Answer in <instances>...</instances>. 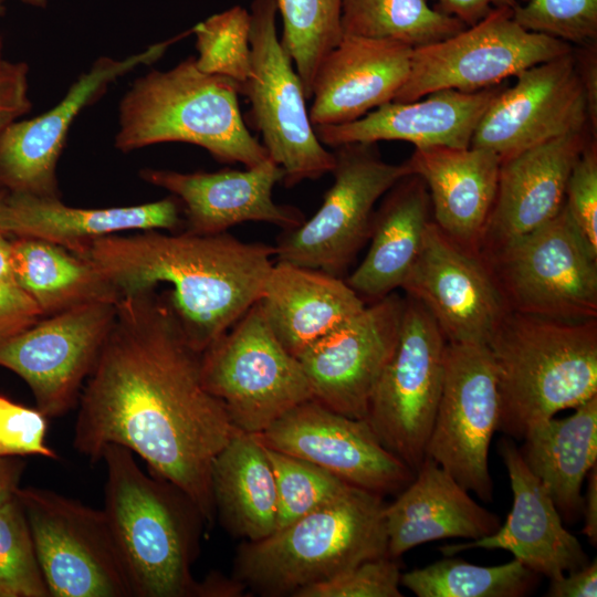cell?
<instances>
[{"label": "cell", "mask_w": 597, "mask_h": 597, "mask_svg": "<svg viewBox=\"0 0 597 597\" xmlns=\"http://www.w3.org/2000/svg\"><path fill=\"white\" fill-rule=\"evenodd\" d=\"M123 297L86 379L73 447L91 461L118 444L178 486L216 522L211 467L240 430L201 380V353L189 343L167 291Z\"/></svg>", "instance_id": "obj_1"}, {"label": "cell", "mask_w": 597, "mask_h": 597, "mask_svg": "<svg viewBox=\"0 0 597 597\" xmlns=\"http://www.w3.org/2000/svg\"><path fill=\"white\" fill-rule=\"evenodd\" d=\"M94 264L122 298L158 286L191 344L203 353L261 296L275 247L222 232L111 234L72 251Z\"/></svg>", "instance_id": "obj_2"}, {"label": "cell", "mask_w": 597, "mask_h": 597, "mask_svg": "<svg viewBox=\"0 0 597 597\" xmlns=\"http://www.w3.org/2000/svg\"><path fill=\"white\" fill-rule=\"evenodd\" d=\"M101 460L103 511L132 597H199L192 565L206 522L196 504L171 482L142 470L127 448L108 444Z\"/></svg>", "instance_id": "obj_3"}, {"label": "cell", "mask_w": 597, "mask_h": 597, "mask_svg": "<svg viewBox=\"0 0 597 597\" xmlns=\"http://www.w3.org/2000/svg\"><path fill=\"white\" fill-rule=\"evenodd\" d=\"M500 396L498 431L522 440L535 426L597 395V318L509 311L486 344Z\"/></svg>", "instance_id": "obj_4"}, {"label": "cell", "mask_w": 597, "mask_h": 597, "mask_svg": "<svg viewBox=\"0 0 597 597\" xmlns=\"http://www.w3.org/2000/svg\"><path fill=\"white\" fill-rule=\"evenodd\" d=\"M241 84L200 71L195 56L136 78L119 102L115 147L128 153L161 143H188L222 164L256 166L270 158L247 128Z\"/></svg>", "instance_id": "obj_5"}, {"label": "cell", "mask_w": 597, "mask_h": 597, "mask_svg": "<svg viewBox=\"0 0 597 597\" xmlns=\"http://www.w3.org/2000/svg\"><path fill=\"white\" fill-rule=\"evenodd\" d=\"M383 496L352 486L339 499L237 551L233 575L269 597L293 596L359 563L387 555Z\"/></svg>", "instance_id": "obj_6"}, {"label": "cell", "mask_w": 597, "mask_h": 597, "mask_svg": "<svg viewBox=\"0 0 597 597\" xmlns=\"http://www.w3.org/2000/svg\"><path fill=\"white\" fill-rule=\"evenodd\" d=\"M200 374L206 389L247 433L263 432L313 399L300 360L274 335L258 301L201 354Z\"/></svg>", "instance_id": "obj_7"}, {"label": "cell", "mask_w": 597, "mask_h": 597, "mask_svg": "<svg viewBox=\"0 0 597 597\" xmlns=\"http://www.w3.org/2000/svg\"><path fill=\"white\" fill-rule=\"evenodd\" d=\"M481 260L509 311L566 321L597 318V253L564 205L546 223Z\"/></svg>", "instance_id": "obj_8"}, {"label": "cell", "mask_w": 597, "mask_h": 597, "mask_svg": "<svg viewBox=\"0 0 597 597\" xmlns=\"http://www.w3.org/2000/svg\"><path fill=\"white\" fill-rule=\"evenodd\" d=\"M276 14V0L251 3V71L241 94L270 159L284 171L283 184L293 187L331 172L335 155L315 134L303 84L277 36Z\"/></svg>", "instance_id": "obj_9"}, {"label": "cell", "mask_w": 597, "mask_h": 597, "mask_svg": "<svg viewBox=\"0 0 597 597\" xmlns=\"http://www.w3.org/2000/svg\"><path fill=\"white\" fill-rule=\"evenodd\" d=\"M375 145L355 143L334 148L333 185L313 217L279 238L276 261L343 276L369 239L377 201L411 174L406 161L383 160Z\"/></svg>", "instance_id": "obj_10"}, {"label": "cell", "mask_w": 597, "mask_h": 597, "mask_svg": "<svg viewBox=\"0 0 597 597\" xmlns=\"http://www.w3.org/2000/svg\"><path fill=\"white\" fill-rule=\"evenodd\" d=\"M446 345L429 312L406 295L398 344L364 419L380 443L413 472L427 457L442 391Z\"/></svg>", "instance_id": "obj_11"}, {"label": "cell", "mask_w": 597, "mask_h": 597, "mask_svg": "<svg viewBox=\"0 0 597 597\" xmlns=\"http://www.w3.org/2000/svg\"><path fill=\"white\" fill-rule=\"evenodd\" d=\"M572 50L567 42L524 29L513 9L494 8L452 36L412 49L409 75L394 101L411 102L441 90L482 91Z\"/></svg>", "instance_id": "obj_12"}, {"label": "cell", "mask_w": 597, "mask_h": 597, "mask_svg": "<svg viewBox=\"0 0 597 597\" xmlns=\"http://www.w3.org/2000/svg\"><path fill=\"white\" fill-rule=\"evenodd\" d=\"M17 496L51 597H132L103 510L34 486Z\"/></svg>", "instance_id": "obj_13"}, {"label": "cell", "mask_w": 597, "mask_h": 597, "mask_svg": "<svg viewBox=\"0 0 597 597\" xmlns=\"http://www.w3.org/2000/svg\"><path fill=\"white\" fill-rule=\"evenodd\" d=\"M499 418L498 377L488 346L447 343L426 454L484 502L493 499L489 449Z\"/></svg>", "instance_id": "obj_14"}, {"label": "cell", "mask_w": 597, "mask_h": 597, "mask_svg": "<svg viewBox=\"0 0 597 597\" xmlns=\"http://www.w3.org/2000/svg\"><path fill=\"white\" fill-rule=\"evenodd\" d=\"M116 312L98 302L43 316L0 343V366L27 383L46 418L61 417L78 402Z\"/></svg>", "instance_id": "obj_15"}, {"label": "cell", "mask_w": 597, "mask_h": 597, "mask_svg": "<svg viewBox=\"0 0 597 597\" xmlns=\"http://www.w3.org/2000/svg\"><path fill=\"white\" fill-rule=\"evenodd\" d=\"M515 77V84L504 85L490 103L470 146L489 149L502 161L552 139L589 132L587 98L573 50Z\"/></svg>", "instance_id": "obj_16"}, {"label": "cell", "mask_w": 597, "mask_h": 597, "mask_svg": "<svg viewBox=\"0 0 597 597\" xmlns=\"http://www.w3.org/2000/svg\"><path fill=\"white\" fill-rule=\"evenodd\" d=\"M266 448L308 461L346 483L377 493H399L415 472L387 450L365 419L306 400L255 434Z\"/></svg>", "instance_id": "obj_17"}, {"label": "cell", "mask_w": 597, "mask_h": 597, "mask_svg": "<svg viewBox=\"0 0 597 597\" xmlns=\"http://www.w3.org/2000/svg\"><path fill=\"white\" fill-rule=\"evenodd\" d=\"M405 297L392 292L303 352L297 359L313 399L364 419L373 391L398 344Z\"/></svg>", "instance_id": "obj_18"}, {"label": "cell", "mask_w": 597, "mask_h": 597, "mask_svg": "<svg viewBox=\"0 0 597 597\" xmlns=\"http://www.w3.org/2000/svg\"><path fill=\"white\" fill-rule=\"evenodd\" d=\"M432 316L447 343L486 345L509 312L481 258L429 223L401 287Z\"/></svg>", "instance_id": "obj_19"}, {"label": "cell", "mask_w": 597, "mask_h": 597, "mask_svg": "<svg viewBox=\"0 0 597 597\" xmlns=\"http://www.w3.org/2000/svg\"><path fill=\"white\" fill-rule=\"evenodd\" d=\"M174 40L122 60L98 57L55 106L34 118L9 125L0 136V184L9 192L59 198L57 161L75 118L117 78L156 62Z\"/></svg>", "instance_id": "obj_20"}, {"label": "cell", "mask_w": 597, "mask_h": 597, "mask_svg": "<svg viewBox=\"0 0 597 597\" xmlns=\"http://www.w3.org/2000/svg\"><path fill=\"white\" fill-rule=\"evenodd\" d=\"M140 178L177 197L184 208L186 230L196 234L227 232L247 221L268 222L291 230L305 219L294 207L273 200V189L284 171L272 159L244 170L179 172L145 168Z\"/></svg>", "instance_id": "obj_21"}, {"label": "cell", "mask_w": 597, "mask_h": 597, "mask_svg": "<svg viewBox=\"0 0 597 597\" xmlns=\"http://www.w3.org/2000/svg\"><path fill=\"white\" fill-rule=\"evenodd\" d=\"M499 453L513 494L506 521L488 536L439 547L441 554L455 556L473 548L504 549L535 574L549 579L587 565L589 559L582 544L565 528L552 498L526 467L513 438L500 439Z\"/></svg>", "instance_id": "obj_22"}, {"label": "cell", "mask_w": 597, "mask_h": 597, "mask_svg": "<svg viewBox=\"0 0 597 597\" xmlns=\"http://www.w3.org/2000/svg\"><path fill=\"white\" fill-rule=\"evenodd\" d=\"M589 138H594L589 132L565 135L501 161L494 205L479 249L481 259L558 213L569 174Z\"/></svg>", "instance_id": "obj_23"}, {"label": "cell", "mask_w": 597, "mask_h": 597, "mask_svg": "<svg viewBox=\"0 0 597 597\" xmlns=\"http://www.w3.org/2000/svg\"><path fill=\"white\" fill-rule=\"evenodd\" d=\"M411 54L412 48L398 41L344 35L316 70L312 125L354 122L394 101L409 75Z\"/></svg>", "instance_id": "obj_24"}, {"label": "cell", "mask_w": 597, "mask_h": 597, "mask_svg": "<svg viewBox=\"0 0 597 597\" xmlns=\"http://www.w3.org/2000/svg\"><path fill=\"white\" fill-rule=\"evenodd\" d=\"M503 86L472 93L441 90L411 102L391 101L354 122L314 126V130L318 140L332 148L381 140L408 142L415 148H464L471 145L480 119Z\"/></svg>", "instance_id": "obj_25"}, {"label": "cell", "mask_w": 597, "mask_h": 597, "mask_svg": "<svg viewBox=\"0 0 597 597\" xmlns=\"http://www.w3.org/2000/svg\"><path fill=\"white\" fill-rule=\"evenodd\" d=\"M406 163L427 186L433 222L455 244L479 256L501 158L480 147L436 146L415 148Z\"/></svg>", "instance_id": "obj_26"}, {"label": "cell", "mask_w": 597, "mask_h": 597, "mask_svg": "<svg viewBox=\"0 0 597 597\" xmlns=\"http://www.w3.org/2000/svg\"><path fill=\"white\" fill-rule=\"evenodd\" d=\"M387 555L398 558L428 542L478 540L501 526L448 471L426 457L411 482L384 510Z\"/></svg>", "instance_id": "obj_27"}, {"label": "cell", "mask_w": 597, "mask_h": 597, "mask_svg": "<svg viewBox=\"0 0 597 597\" xmlns=\"http://www.w3.org/2000/svg\"><path fill=\"white\" fill-rule=\"evenodd\" d=\"M180 208L175 196L135 206L77 208L55 197L6 192L0 229L7 235L38 238L74 251L124 231H174L181 223Z\"/></svg>", "instance_id": "obj_28"}, {"label": "cell", "mask_w": 597, "mask_h": 597, "mask_svg": "<svg viewBox=\"0 0 597 597\" xmlns=\"http://www.w3.org/2000/svg\"><path fill=\"white\" fill-rule=\"evenodd\" d=\"M258 303L295 357L366 306L342 277L284 261L273 263Z\"/></svg>", "instance_id": "obj_29"}, {"label": "cell", "mask_w": 597, "mask_h": 597, "mask_svg": "<svg viewBox=\"0 0 597 597\" xmlns=\"http://www.w3.org/2000/svg\"><path fill=\"white\" fill-rule=\"evenodd\" d=\"M432 221L429 192L423 180L410 174L396 182L375 209L370 247L360 264L345 280L365 301L375 302L401 287L422 248Z\"/></svg>", "instance_id": "obj_30"}, {"label": "cell", "mask_w": 597, "mask_h": 597, "mask_svg": "<svg viewBox=\"0 0 597 597\" xmlns=\"http://www.w3.org/2000/svg\"><path fill=\"white\" fill-rule=\"evenodd\" d=\"M519 448L528 470L543 484L563 521L582 516L583 483L597 464V395L564 418L534 428Z\"/></svg>", "instance_id": "obj_31"}, {"label": "cell", "mask_w": 597, "mask_h": 597, "mask_svg": "<svg viewBox=\"0 0 597 597\" xmlns=\"http://www.w3.org/2000/svg\"><path fill=\"white\" fill-rule=\"evenodd\" d=\"M216 516L234 536L260 541L276 530L277 494L265 447L255 434L239 431L211 467Z\"/></svg>", "instance_id": "obj_32"}, {"label": "cell", "mask_w": 597, "mask_h": 597, "mask_svg": "<svg viewBox=\"0 0 597 597\" xmlns=\"http://www.w3.org/2000/svg\"><path fill=\"white\" fill-rule=\"evenodd\" d=\"M15 284L53 315L90 303L117 304L122 296L94 264L56 243L31 237L11 241Z\"/></svg>", "instance_id": "obj_33"}, {"label": "cell", "mask_w": 597, "mask_h": 597, "mask_svg": "<svg viewBox=\"0 0 597 597\" xmlns=\"http://www.w3.org/2000/svg\"><path fill=\"white\" fill-rule=\"evenodd\" d=\"M344 35L388 39L412 49L463 30L458 19L431 8L427 0H343Z\"/></svg>", "instance_id": "obj_34"}, {"label": "cell", "mask_w": 597, "mask_h": 597, "mask_svg": "<svg viewBox=\"0 0 597 597\" xmlns=\"http://www.w3.org/2000/svg\"><path fill=\"white\" fill-rule=\"evenodd\" d=\"M537 580L538 575L516 558L482 566L444 556L401 574L400 585L418 597H522L533 590Z\"/></svg>", "instance_id": "obj_35"}, {"label": "cell", "mask_w": 597, "mask_h": 597, "mask_svg": "<svg viewBox=\"0 0 597 597\" xmlns=\"http://www.w3.org/2000/svg\"><path fill=\"white\" fill-rule=\"evenodd\" d=\"M343 0H276L282 18L280 39L301 78L305 96L312 97L316 70L343 38Z\"/></svg>", "instance_id": "obj_36"}, {"label": "cell", "mask_w": 597, "mask_h": 597, "mask_svg": "<svg viewBox=\"0 0 597 597\" xmlns=\"http://www.w3.org/2000/svg\"><path fill=\"white\" fill-rule=\"evenodd\" d=\"M265 450L276 485V530L339 499L354 486L308 461Z\"/></svg>", "instance_id": "obj_37"}, {"label": "cell", "mask_w": 597, "mask_h": 597, "mask_svg": "<svg viewBox=\"0 0 597 597\" xmlns=\"http://www.w3.org/2000/svg\"><path fill=\"white\" fill-rule=\"evenodd\" d=\"M198 69L243 84L251 71L250 12L241 6L211 15L192 29Z\"/></svg>", "instance_id": "obj_38"}, {"label": "cell", "mask_w": 597, "mask_h": 597, "mask_svg": "<svg viewBox=\"0 0 597 597\" xmlns=\"http://www.w3.org/2000/svg\"><path fill=\"white\" fill-rule=\"evenodd\" d=\"M0 597H51L17 494L0 505Z\"/></svg>", "instance_id": "obj_39"}, {"label": "cell", "mask_w": 597, "mask_h": 597, "mask_svg": "<svg viewBox=\"0 0 597 597\" xmlns=\"http://www.w3.org/2000/svg\"><path fill=\"white\" fill-rule=\"evenodd\" d=\"M513 17L524 29L573 46L597 42V0H527Z\"/></svg>", "instance_id": "obj_40"}, {"label": "cell", "mask_w": 597, "mask_h": 597, "mask_svg": "<svg viewBox=\"0 0 597 597\" xmlns=\"http://www.w3.org/2000/svg\"><path fill=\"white\" fill-rule=\"evenodd\" d=\"M400 579L398 558L385 555L303 587L293 597H401Z\"/></svg>", "instance_id": "obj_41"}, {"label": "cell", "mask_w": 597, "mask_h": 597, "mask_svg": "<svg viewBox=\"0 0 597 597\" xmlns=\"http://www.w3.org/2000/svg\"><path fill=\"white\" fill-rule=\"evenodd\" d=\"M564 206L583 240L597 253V139L589 138L575 163Z\"/></svg>", "instance_id": "obj_42"}, {"label": "cell", "mask_w": 597, "mask_h": 597, "mask_svg": "<svg viewBox=\"0 0 597 597\" xmlns=\"http://www.w3.org/2000/svg\"><path fill=\"white\" fill-rule=\"evenodd\" d=\"M46 417L36 408H29L0 394V458L41 455L59 459L46 446Z\"/></svg>", "instance_id": "obj_43"}, {"label": "cell", "mask_w": 597, "mask_h": 597, "mask_svg": "<svg viewBox=\"0 0 597 597\" xmlns=\"http://www.w3.org/2000/svg\"><path fill=\"white\" fill-rule=\"evenodd\" d=\"M28 73L29 67L24 62L4 60L0 64V136L31 108Z\"/></svg>", "instance_id": "obj_44"}, {"label": "cell", "mask_w": 597, "mask_h": 597, "mask_svg": "<svg viewBox=\"0 0 597 597\" xmlns=\"http://www.w3.org/2000/svg\"><path fill=\"white\" fill-rule=\"evenodd\" d=\"M43 314L17 284L0 283V343L21 333Z\"/></svg>", "instance_id": "obj_45"}, {"label": "cell", "mask_w": 597, "mask_h": 597, "mask_svg": "<svg viewBox=\"0 0 597 597\" xmlns=\"http://www.w3.org/2000/svg\"><path fill=\"white\" fill-rule=\"evenodd\" d=\"M597 42L573 46V55L586 94L589 132L597 139Z\"/></svg>", "instance_id": "obj_46"}, {"label": "cell", "mask_w": 597, "mask_h": 597, "mask_svg": "<svg viewBox=\"0 0 597 597\" xmlns=\"http://www.w3.org/2000/svg\"><path fill=\"white\" fill-rule=\"evenodd\" d=\"M546 596L549 597H596L597 559L587 565L551 579Z\"/></svg>", "instance_id": "obj_47"}, {"label": "cell", "mask_w": 597, "mask_h": 597, "mask_svg": "<svg viewBox=\"0 0 597 597\" xmlns=\"http://www.w3.org/2000/svg\"><path fill=\"white\" fill-rule=\"evenodd\" d=\"M437 9L470 27L486 17L494 8L511 9L527 0H436Z\"/></svg>", "instance_id": "obj_48"}, {"label": "cell", "mask_w": 597, "mask_h": 597, "mask_svg": "<svg viewBox=\"0 0 597 597\" xmlns=\"http://www.w3.org/2000/svg\"><path fill=\"white\" fill-rule=\"evenodd\" d=\"M588 483L584 495L582 517L583 533L594 546L597 544V464L587 474Z\"/></svg>", "instance_id": "obj_49"}, {"label": "cell", "mask_w": 597, "mask_h": 597, "mask_svg": "<svg viewBox=\"0 0 597 597\" xmlns=\"http://www.w3.org/2000/svg\"><path fill=\"white\" fill-rule=\"evenodd\" d=\"M24 469L19 457L0 458V505L15 496Z\"/></svg>", "instance_id": "obj_50"}, {"label": "cell", "mask_w": 597, "mask_h": 597, "mask_svg": "<svg viewBox=\"0 0 597 597\" xmlns=\"http://www.w3.org/2000/svg\"><path fill=\"white\" fill-rule=\"evenodd\" d=\"M0 283L15 284L12 271L11 241L0 230Z\"/></svg>", "instance_id": "obj_51"}, {"label": "cell", "mask_w": 597, "mask_h": 597, "mask_svg": "<svg viewBox=\"0 0 597 597\" xmlns=\"http://www.w3.org/2000/svg\"><path fill=\"white\" fill-rule=\"evenodd\" d=\"M29 6H33L36 8H44L46 7L48 0H20Z\"/></svg>", "instance_id": "obj_52"}, {"label": "cell", "mask_w": 597, "mask_h": 597, "mask_svg": "<svg viewBox=\"0 0 597 597\" xmlns=\"http://www.w3.org/2000/svg\"><path fill=\"white\" fill-rule=\"evenodd\" d=\"M4 61L3 59V42H2V39L0 36V64Z\"/></svg>", "instance_id": "obj_53"}, {"label": "cell", "mask_w": 597, "mask_h": 597, "mask_svg": "<svg viewBox=\"0 0 597 597\" xmlns=\"http://www.w3.org/2000/svg\"><path fill=\"white\" fill-rule=\"evenodd\" d=\"M4 196H6V192H0V212H1V208H2V203H3ZM0 230H1V229H0Z\"/></svg>", "instance_id": "obj_54"}, {"label": "cell", "mask_w": 597, "mask_h": 597, "mask_svg": "<svg viewBox=\"0 0 597 597\" xmlns=\"http://www.w3.org/2000/svg\"><path fill=\"white\" fill-rule=\"evenodd\" d=\"M4 7H3V0H0V17L3 14Z\"/></svg>", "instance_id": "obj_55"}]
</instances>
